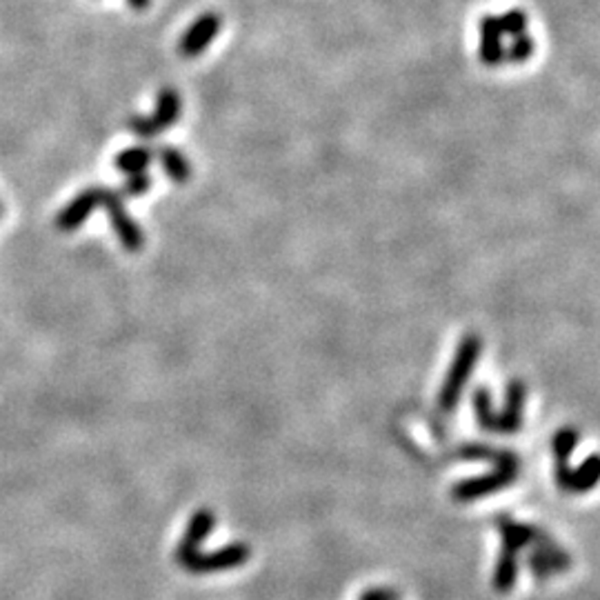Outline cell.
I'll list each match as a JSON object with an SVG mask.
<instances>
[{
	"instance_id": "1",
	"label": "cell",
	"mask_w": 600,
	"mask_h": 600,
	"mask_svg": "<svg viewBox=\"0 0 600 600\" xmlns=\"http://www.w3.org/2000/svg\"><path fill=\"white\" fill-rule=\"evenodd\" d=\"M480 352H483V338H480L479 334H467L460 341L439 393V410L442 414H451V411L456 410V405H459L462 396V390H465L476 363H479Z\"/></svg>"
},
{
	"instance_id": "2",
	"label": "cell",
	"mask_w": 600,
	"mask_h": 600,
	"mask_svg": "<svg viewBox=\"0 0 600 600\" xmlns=\"http://www.w3.org/2000/svg\"><path fill=\"white\" fill-rule=\"evenodd\" d=\"M527 34V16L520 12H509L505 16H487L480 23V61L485 65L505 63V36L516 38Z\"/></svg>"
},
{
	"instance_id": "3",
	"label": "cell",
	"mask_w": 600,
	"mask_h": 600,
	"mask_svg": "<svg viewBox=\"0 0 600 600\" xmlns=\"http://www.w3.org/2000/svg\"><path fill=\"white\" fill-rule=\"evenodd\" d=\"M183 110V101L180 93L171 87H162L156 101V110L151 116H131L127 121V130L136 134L142 140H151L176 125Z\"/></svg>"
},
{
	"instance_id": "4",
	"label": "cell",
	"mask_w": 600,
	"mask_h": 600,
	"mask_svg": "<svg viewBox=\"0 0 600 600\" xmlns=\"http://www.w3.org/2000/svg\"><path fill=\"white\" fill-rule=\"evenodd\" d=\"M98 194H101V208L107 209L111 229H114L116 238L121 240L122 249L130 254H139L142 245H145V234H142L140 225L127 214L125 198L110 187H98Z\"/></svg>"
},
{
	"instance_id": "5",
	"label": "cell",
	"mask_w": 600,
	"mask_h": 600,
	"mask_svg": "<svg viewBox=\"0 0 600 600\" xmlns=\"http://www.w3.org/2000/svg\"><path fill=\"white\" fill-rule=\"evenodd\" d=\"M252 558V547L247 543H229L225 547L211 549V552H196L185 560L180 567L189 574H220L229 569L243 567Z\"/></svg>"
},
{
	"instance_id": "6",
	"label": "cell",
	"mask_w": 600,
	"mask_h": 600,
	"mask_svg": "<svg viewBox=\"0 0 600 600\" xmlns=\"http://www.w3.org/2000/svg\"><path fill=\"white\" fill-rule=\"evenodd\" d=\"M516 479H518V474L508 469H496L491 471V474L465 479L451 487V498L459 500V503H471V500H479L487 494H494V491H500L505 489V487L514 485Z\"/></svg>"
},
{
	"instance_id": "7",
	"label": "cell",
	"mask_w": 600,
	"mask_h": 600,
	"mask_svg": "<svg viewBox=\"0 0 600 600\" xmlns=\"http://www.w3.org/2000/svg\"><path fill=\"white\" fill-rule=\"evenodd\" d=\"M220 27H223V18L218 14L208 12L200 14L194 23L189 24V29L183 34L179 43V53L183 58H196L208 49L214 38L218 36Z\"/></svg>"
},
{
	"instance_id": "8",
	"label": "cell",
	"mask_w": 600,
	"mask_h": 600,
	"mask_svg": "<svg viewBox=\"0 0 600 600\" xmlns=\"http://www.w3.org/2000/svg\"><path fill=\"white\" fill-rule=\"evenodd\" d=\"M214 527H216L214 509H209V508L196 509L194 514H191L189 523H187L183 538H180V543L176 545V552H174L176 563L183 565L191 554L198 552L200 545L209 538Z\"/></svg>"
},
{
	"instance_id": "9",
	"label": "cell",
	"mask_w": 600,
	"mask_h": 600,
	"mask_svg": "<svg viewBox=\"0 0 600 600\" xmlns=\"http://www.w3.org/2000/svg\"><path fill=\"white\" fill-rule=\"evenodd\" d=\"M101 208V194H98V187H90V189L81 191L78 196L67 203V208H63L56 216V229L72 234L85 223L87 218L93 214V209Z\"/></svg>"
},
{
	"instance_id": "10",
	"label": "cell",
	"mask_w": 600,
	"mask_h": 600,
	"mask_svg": "<svg viewBox=\"0 0 600 600\" xmlns=\"http://www.w3.org/2000/svg\"><path fill=\"white\" fill-rule=\"evenodd\" d=\"M580 442L578 430L574 427H563L554 434L552 440V451H554V474H556V485L563 491H569L572 485V467H569V456L574 454L576 445Z\"/></svg>"
},
{
	"instance_id": "11",
	"label": "cell",
	"mask_w": 600,
	"mask_h": 600,
	"mask_svg": "<svg viewBox=\"0 0 600 600\" xmlns=\"http://www.w3.org/2000/svg\"><path fill=\"white\" fill-rule=\"evenodd\" d=\"M525 401H527V387L520 381H511L505 393L503 411L496 414V431L498 434H516L523 427Z\"/></svg>"
},
{
	"instance_id": "12",
	"label": "cell",
	"mask_w": 600,
	"mask_h": 600,
	"mask_svg": "<svg viewBox=\"0 0 600 600\" xmlns=\"http://www.w3.org/2000/svg\"><path fill=\"white\" fill-rule=\"evenodd\" d=\"M500 531V538H503V549H509V552L518 554L520 549L529 547V545H536V540L543 536V531L538 527H531V525H523L511 520L509 516H500L496 520Z\"/></svg>"
},
{
	"instance_id": "13",
	"label": "cell",
	"mask_w": 600,
	"mask_h": 600,
	"mask_svg": "<svg viewBox=\"0 0 600 600\" xmlns=\"http://www.w3.org/2000/svg\"><path fill=\"white\" fill-rule=\"evenodd\" d=\"M154 154L159 156L162 171H165L167 179H169L171 183L185 185L187 180L191 179L189 160H187L179 150H174V147H159Z\"/></svg>"
},
{
	"instance_id": "14",
	"label": "cell",
	"mask_w": 600,
	"mask_h": 600,
	"mask_svg": "<svg viewBox=\"0 0 600 600\" xmlns=\"http://www.w3.org/2000/svg\"><path fill=\"white\" fill-rule=\"evenodd\" d=\"M600 485V454L587 456L578 465V469H572V485L569 494H587L594 487Z\"/></svg>"
},
{
	"instance_id": "15",
	"label": "cell",
	"mask_w": 600,
	"mask_h": 600,
	"mask_svg": "<svg viewBox=\"0 0 600 600\" xmlns=\"http://www.w3.org/2000/svg\"><path fill=\"white\" fill-rule=\"evenodd\" d=\"M516 578H518V554L509 552V549H500L494 572V589L498 594H509L514 589Z\"/></svg>"
},
{
	"instance_id": "16",
	"label": "cell",
	"mask_w": 600,
	"mask_h": 600,
	"mask_svg": "<svg viewBox=\"0 0 600 600\" xmlns=\"http://www.w3.org/2000/svg\"><path fill=\"white\" fill-rule=\"evenodd\" d=\"M151 160H154V150H151V147H130V150L121 151V154L116 156L114 167L125 176H131L145 171Z\"/></svg>"
},
{
	"instance_id": "17",
	"label": "cell",
	"mask_w": 600,
	"mask_h": 600,
	"mask_svg": "<svg viewBox=\"0 0 600 600\" xmlns=\"http://www.w3.org/2000/svg\"><path fill=\"white\" fill-rule=\"evenodd\" d=\"M474 410L476 421L485 431H496V411L491 405V396L485 387H476L474 392Z\"/></svg>"
},
{
	"instance_id": "18",
	"label": "cell",
	"mask_w": 600,
	"mask_h": 600,
	"mask_svg": "<svg viewBox=\"0 0 600 600\" xmlns=\"http://www.w3.org/2000/svg\"><path fill=\"white\" fill-rule=\"evenodd\" d=\"M151 185H154L151 176L140 171V174L127 176L125 183H122L121 189H118V194H121L122 198H140V196H145L147 191L151 189Z\"/></svg>"
},
{
	"instance_id": "19",
	"label": "cell",
	"mask_w": 600,
	"mask_h": 600,
	"mask_svg": "<svg viewBox=\"0 0 600 600\" xmlns=\"http://www.w3.org/2000/svg\"><path fill=\"white\" fill-rule=\"evenodd\" d=\"M496 450L483 445V442H465L459 450L460 459H494Z\"/></svg>"
},
{
	"instance_id": "20",
	"label": "cell",
	"mask_w": 600,
	"mask_h": 600,
	"mask_svg": "<svg viewBox=\"0 0 600 600\" xmlns=\"http://www.w3.org/2000/svg\"><path fill=\"white\" fill-rule=\"evenodd\" d=\"M527 565H529L531 574H534V576L538 578V580H547L554 574L552 567H549V565H547V560L543 558V554H540L538 549H534V552L529 554Z\"/></svg>"
},
{
	"instance_id": "21",
	"label": "cell",
	"mask_w": 600,
	"mask_h": 600,
	"mask_svg": "<svg viewBox=\"0 0 600 600\" xmlns=\"http://www.w3.org/2000/svg\"><path fill=\"white\" fill-rule=\"evenodd\" d=\"M361 600H398V594L390 587H373L363 594Z\"/></svg>"
},
{
	"instance_id": "22",
	"label": "cell",
	"mask_w": 600,
	"mask_h": 600,
	"mask_svg": "<svg viewBox=\"0 0 600 600\" xmlns=\"http://www.w3.org/2000/svg\"><path fill=\"white\" fill-rule=\"evenodd\" d=\"M127 5H130V7H134V9H139V12H142V9L150 7L151 0H127Z\"/></svg>"
},
{
	"instance_id": "23",
	"label": "cell",
	"mask_w": 600,
	"mask_h": 600,
	"mask_svg": "<svg viewBox=\"0 0 600 600\" xmlns=\"http://www.w3.org/2000/svg\"><path fill=\"white\" fill-rule=\"evenodd\" d=\"M0 216H3V205H0Z\"/></svg>"
}]
</instances>
